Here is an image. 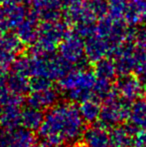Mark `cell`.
<instances>
[{
  "mask_svg": "<svg viewBox=\"0 0 146 147\" xmlns=\"http://www.w3.org/2000/svg\"><path fill=\"white\" fill-rule=\"evenodd\" d=\"M127 6V0H110L108 8L113 19H120L125 13Z\"/></svg>",
  "mask_w": 146,
  "mask_h": 147,
  "instance_id": "obj_19",
  "label": "cell"
},
{
  "mask_svg": "<svg viewBox=\"0 0 146 147\" xmlns=\"http://www.w3.org/2000/svg\"><path fill=\"white\" fill-rule=\"evenodd\" d=\"M91 9L94 14L98 16H103L107 12L108 5L105 0H92Z\"/></svg>",
  "mask_w": 146,
  "mask_h": 147,
  "instance_id": "obj_23",
  "label": "cell"
},
{
  "mask_svg": "<svg viewBox=\"0 0 146 147\" xmlns=\"http://www.w3.org/2000/svg\"><path fill=\"white\" fill-rule=\"evenodd\" d=\"M44 118L42 110L31 107L28 105L26 108L22 109L20 113V123L23 128L27 130H38Z\"/></svg>",
  "mask_w": 146,
  "mask_h": 147,
  "instance_id": "obj_10",
  "label": "cell"
},
{
  "mask_svg": "<svg viewBox=\"0 0 146 147\" xmlns=\"http://www.w3.org/2000/svg\"><path fill=\"white\" fill-rule=\"evenodd\" d=\"M2 44L0 46H2L3 48L7 49L9 51H15L19 48L20 45L18 44V41L16 39V37L11 36V35H6L5 37L1 39Z\"/></svg>",
  "mask_w": 146,
  "mask_h": 147,
  "instance_id": "obj_24",
  "label": "cell"
},
{
  "mask_svg": "<svg viewBox=\"0 0 146 147\" xmlns=\"http://www.w3.org/2000/svg\"><path fill=\"white\" fill-rule=\"evenodd\" d=\"M117 73L116 67L113 61L109 59H100L97 61L95 66V76L96 78L104 80H109L113 79L115 74Z\"/></svg>",
  "mask_w": 146,
  "mask_h": 147,
  "instance_id": "obj_17",
  "label": "cell"
},
{
  "mask_svg": "<svg viewBox=\"0 0 146 147\" xmlns=\"http://www.w3.org/2000/svg\"><path fill=\"white\" fill-rule=\"evenodd\" d=\"M0 110H1V106H0Z\"/></svg>",
  "mask_w": 146,
  "mask_h": 147,
  "instance_id": "obj_28",
  "label": "cell"
},
{
  "mask_svg": "<svg viewBox=\"0 0 146 147\" xmlns=\"http://www.w3.org/2000/svg\"><path fill=\"white\" fill-rule=\"evenodd\" d=\"M115 92H116V89L111 85L109 80L96 78L95 84L93 86V95L95 99L104 101Z\"/></svg>",
  "mask_w": 146,
  "mask_h": 147,
  "instance_id": "obj_18",
  "label": "cell"
},
{
  "mask_svg": "<svg viewBox=\"0 0 146 147\" xmlns=\"http://www.w3.org/2000/svg\"><path fill=\"white\" fill-rule=\"evenodd\" d=\"M85 122L78 108L70 103H59L48 109L38 128L41 147H63L82 138Z\"/></svg>",
  "mask_w": 146,
  "mask_h": 147,
  "instance_id": "obj_1",
  "label": "cell"
},
{
  "mask_svg": "<svg viewBox=\"0 0 146 147\" xmlns=\"http://www.w3.org/2000/svg\"><path fill=\"white\" fill-rule=\"evenodd\" d=\"M5 81L10 92L18 96L22 97L23 95L27 94V92L30 90L29 80L22 74L14 72L13 74L6 78Z\"/></svg>",
  "mask_w": 146,
  "mask_h": 147,
  "instance_id": "obj_15",
  "label": "cell"
},
{
  "mask_svg": "<svg viewBox=\"0 0 146 147\" xmlns=\"http://www.w3.org/2000/svg\"><path fill=\"white\" fill-rule=\"evenodd\" d=\"M115 89L121 98L128 102H133L141 96L143 85L139 81L138 77L126 74L121 75V78L117 81Z\"/></svg>",
  "mask_w": 146,
  "mask_h": 147,
  "instance_id": "obj_4",
  "label": "cell"
},
{
  "mask_svg": "<svg viewBox=\"0 0 146 147\" xmlns=\"http://www.w3.org/2000/svg\"><path fill=\"white\" fill-rule=\"evenodd\" d=\"M130 112L129 102L123 98H119L117 91L110 97L104 100L99 115L100 125L105 128H112L119 125L127 119Z\"/></svg>",
  "mask_w": 146,
  "mask_h": 147,
  "instance_id": "obj_3",
  "label": "cell"
},
{
  "mask_svg": "<svg viewBox=\"0 0 146 147\" xmlns=\"http://www.w3.org/2000/svg\"><path fill=\"white\" fill-rule=\"evenodd\" d=\"M30 90L32 91H39L44 90V89L52 87L51 85V80L44 76H32L29 80Z\"/></svg>",
  "mask_w": 146,
  "mask_h": 147,
  "instance_id": "obj_20",
  "label": "cell"
},
{
  "mask_svg": "<svg viewBox=\"0 0 146 147\" xmlns=\"http://www.w3.org/2000/svg\"><path fill=\"white\" fill-rule=\"evenodd\" d=\"M61 52L64 57L69 62H77L83 55V47L80 45L79 41L76 38L69 39L61 48Z\"/></svg>",
  "mask_w": 146,
  "mask_h": 147,
  "instance_id": "obj_16",
  "label": "cell"
},
{
  "mask_svg": "<svg viewBox=\"0 0 146 147\" xmlns=\"http://www.w3.org/2000/svg\"><path fill=\"white\" fill-rule=\"evenodd\" d=\"M59 99V94L52 87L39 91H32L27 99L29 106L37 108L39 110L49 109L55 104H57Z\"/></svg>",
  "mask_w": 146,
  "mask_h": 147,
  "instance_id": "obj_5",
  "label": "cell"
},
{
  "mask_svg": "<svg viewBox=\"0 0 146 147\" xmlns=\"http://www.w3.org/2000/svg\"><path fill=\"white\" fill-rule=\"evenodd\" d=\"M13 59L11 51L0 46V72H4L8 69Z\"/></svg>",
  "mask_w": 146,
  "mask_h": 147,
  "instance_id": "obj_22",
  "label": "cell"
},
{
  "mask_svg": "<svg viewBox=\"0 0 146 147\" xmlns=\"http://www.w3.org/2000/svg\"><path fill=\"white\" fill-rule=\"evenodd\" d=\"M79 147H88V146H86L85 144H84V145H82V146H79Z\"/></svg>",
  "mask_w": 146,
  "mask_h": 147,
  "instance_id": "obj_26",
  "label": "cell"
},
{
  "mask_svg": "<svg viewBox=\"0 0 146 147\" xmlns=\"http://www.w3.org/2000/svg\"><path fill=\"white\" fill-rule=\"evenodd\" d=\"M32 147H34V146H32ZM40 147H41V146H40Z\"/></svg>",
  "mask_w": 146,
  "mask_h": 147,
  "instance_id": "obj_29",
  "label": "cell"
},
{
  "mask_svg": "<svg viewBox=\"0 0 146 147\" xmlns=\"http://www.w3.org/2000/svg\"><path fill=\"white\" fill-rule=\"evenodd\" d=\"M34 143V136L30 130L17 129L8 131L7 147H32Z\"/></svg>",
  "mask_w": 146,
  "mask_h": 147,
  "instance_id": "obj_12",
  "label": "cell"
},
{
  "mask_svg": "<svg viewBox=\"0 0 146 147\" xmlns=\"http://www.w3.org/2000/svg\"><path fill=\"white\" fill-rule=\"evenodd\" d=\"M78 110H79V113L84 122L94 123L99 119L101 106H100L99 101L97 99L91 98L80 103Z\"/></svg>",
  "mask_w": 146,
  "mask_h": 147,
  "instance_id": "obj_14",
  "label": "cell"
},
{
  "mask_svg": "<svg viewBox=\"0 0 146 147\" xmlns=\"http://www.w3.org/2000/svg\"><path fill=\"white\" fill-rule=\"evenodd\" d=\"M23 26L25 28H23L21 26L20 28V35L23 39L25 40H28V38H31L32 35H34V31H33V26H31V23L30 22H26V23L23 24Z\"/></svg>",
  "mask_w": 146,
  "mask_h": 147,
  "instance_id": "obj_25",
  "label": "cell"
},
{
  "mask_svg": "<svg viewBox=\"0 0 146 147\" xmlns=\"http://www.w3.org/2000/svg\"><path fill=\"white\" fill-rule=\"evenodd\" d=\"M23 18V13L20 10V8L16 7V8H12L9 10L8 13L5 14L4 16V21L7 24L8 26H14L16 24H18V22Z\"/></svg>",
  "mask_w": 146,
  "mask_h": 147,
  "instance_id": "obj_21",
  "label": "cell"
},
{
  "mask_svg": "<svg viewBox=\"0 0 146 147\" xmlns=\"http://www.w3.org/2000/svg\"><path fill=\"white\" fill-rule=\"evenodd\" d=\"M124 16L129 24H138L146 19V0H127Z\"/></svg>",
  "mask_w": 146,
  "mask_h": 147,
  "instance_id": "obj_9",
  "label": "cell"
},
{
  "mask_svg": "<svg viewBox=\"0 0 146 147\" xmlns=\"http://www.w3.org/2000/svg\"><path fill=\"white\" fill-rule=\"evenodd\" d=\"M84 143L88 147H108L109 143V133L106 128L101 125H92L85 128L82 135Z\"/></svg>",
  "mask_w": 146,
  "mask_h": 147,
  "instance_id": "obj_7",
  "label": "cell"
},
{
  "mask_svg": "<svg viewBox=\"0 0 146 147\" xmlns=\"http://www.w3.org/2000/svg\"><path fill=\"white\" fill-rule=\"evenodd\" d=\"M2 1H7V0H2Z\"/></svg>",
  "mask_w": 146,
  "mask_h": 147,
  "instance_id": "obj_27",
  "label": "cell"
},
{
  "mask_svg": "<svg viewBox=\"0 0 146 147\" xmlns=\"http://www.w3.org/2000/svg\"><path fill=\"white\" fill-rule=\"evenodd\" d=\"M96 76L88 70L79 69L68 72L60 80V88L71 102H83L94 98L93 86Z\"/></svg>",
  "mask_w": 146,
  "mask_h": 147,
  "instance_id": "obj_2",
  "label": "cell"
},
{
  "mask_svg": "<svg viewBox=\"0 0 146 147\" xmlns=\"http://www.w3.org/2000/svg\"><path fill=\"white\" fill-rule=\"evenodd\" d=\"M110 50V46L104 38L100 37H92L89 39L86 46V53L91 61L97 62L98 60L102 59L104 55L108 53Z\"/></svg>",
  "mask_w": 146,
  "mask_h": 147,
  "instance_id": "obj_11",
  "label": "cell"
},
{
  "mask_svg": "<svg viewBox=\"0 0 146 147\" xmlns=\"http://www.w3.org/2000/svg\"><path fill=\"white\" fill-rule=\"evenodd\" d=\"M137 130L131 125H116L109 132V143L112 147H129L134 144Z\"/></svg>",
  "mask_w": 146,
  "mask_h": 147,
  "instance_id": "obj_6",
  "label": "cell"
},
{
  "mask_svg": "<svg viewBox=\"0 0 146 147\" xmlns=\"http://www.w3.org/2000/svg\"><path fill=\"white\" fill-rule=\"evenodd\" d=\"M128 119L130 125L136 130L146 129V100H135V103L130 106Z\"/></svg>",
  "mask_w": 146,
  "mask_h": 147,
  "instance_id": "obj_13",
  "label": "cell"
},
{
  "mask_svg": "<svg viewBox=\"0 0 146 147\" xmlns=\"http://www.w3.org/2000/svg\"><path fill=\"white\" fill-rule=\"evenodd\" d=\"M20 106L7 105L0 110V127L6 131H13L20 127Z\"/></svg>",
  "mask_w": 146,
  "mask_h": 147,
  "instance_id": "obj_8",
  "label": "cell"
}]
</instances>
